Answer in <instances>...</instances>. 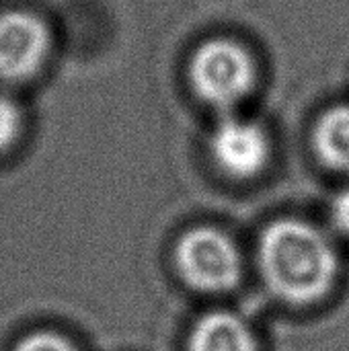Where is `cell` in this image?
<instances>
[{"label": "cell", "instance_id": "obj_6", "mask_svg": "<svg viewBox=\"0 0 349 351\" xmlns=\"http://www.w3.org/2000/svg\"><path fill=\"white\" fill-rule=\"evenodd\" d=\"M189 351H257L251 329L230 313H210L195 325Z\"/></svg>", "mask_w": 349, "mask_h": 351}, {"label": "cell", "instance_id": "obj_2", "mask_svg": "<svg viewBox=\"0 0 349 351\" xmlns=\"http://www.w3.org/2000/svg\"><path fill=\"white\" fill-rule=\"evenodd\" d=\"M189 72L197 95L222 109L243 101L255 82V64L251 56L228 39L204 43L195 51Z\"/></svg>", "mask_w": 349, "mask_h": 351}, {"label": "cell", "instance_id": "obj_9", "mask_svg": "<svg viewBox=\"0 0 349 351\" xmlns=\"http://www.w3.org/2000/svg\"><path fill=\"white\" fill-rule=\"evenodd\" d=\"M14 351H78L68 339L53 333H33L25 337Z\"/></svg>", "mask_w": 349, "mask_h": 351}, {"label": "cell", "instance_id": "obj_7", "mask_svg": "<svg viewBox=\"0 0 349 351\" xmlns=\"http://www.w3.org/2000/svg\"><path fill=\"white\" fill-rule=\"evenodd\" d=\"M313 150L327 169L349 173V103L329 107L317 119Z\"/></svg>", "mask_w": 349, "mask_h": 351}, {"label": "cell", "instance_id": "obj_1", "mask_svg": "<svg viewBox=\"0 0 349 351\" xmlns=\"http://www.w3.org/2000/svg\"><path fill=\"white\" fill-rule=\"evenodd\" d=\"M259 267L278 298L306 306L331 292L339 259L321 228L302 220H280L261 237Z\"/></svg>", "mask_w": 349, "mask_h": 351}, {"label": "cell", "instance_id": "obj_5", "mask_svg": "<svg viewBox=\"0 0 349 351\" xmlns=\"http://www.w3.org/2000/svg\"><path fill=\"white\" fill-rule=\"evenodd\" d=\"M216 165L230 177L249 179L263 171L269 156L265 130L243 117H224L210 140Z\"/></svg>", "mask_w": 349, "mask_h": 351}, {"label": "cell", "instance_id": "obj_4", "mask_svg": "<svg viewBox=\"0 0 349 351\" xmlns=\"http://www.w3.org/2000/svg\"><path fill=\"white\" fill-rule=\"evenodd\" d=\"M49 49L45 25L23 10L0 14V78L27 80L33 76Z\"/></svg>", "mask_w": 349, "mask_h": 351}, {"label": "cell", "instance_id": "obj_10", "mask_svg": "<svg viewBox=\"0 0 349 351\" xmlns=\"http://www.w3.org/2000/svg\"><path fill=\"white\" fill-rule=\"evenodd\" d=\"M329 218L333 228L349 239V185L337 191V195L331 202V210H329Z\"/></svg>", "mask_w": 349, "mask_h": 351}, {"label": "cell", "instance_id": "obj_8", "mask_svg": "<svg viewBox=\"0 0 349 351\" xmlns=\"http://www.w3.org/2000/svg\"><path fill=\"white\" fill-rule=\"evenodd\" d=\"M19 125H21L19 107L8 97L0 95V150L10 146V142L19 134Z\"/></svg>", "mask_w": 349, "mask_h": 351}, {"label": "cell", "instance_id": "obj_3", "mask_svg": "<svg viewBox=\"0 0 349 351\" xmlns=\"http://www.w3.org/2000/svg\"><path fill=\"white\" fill-rule=\"evenodd\" d=\"M183 280L204 292H224L241 280V255L232 241L214 228H193L177 245Z\"/></svg>", "mask_w": 349, "mask_h": 351}]
</instances>
